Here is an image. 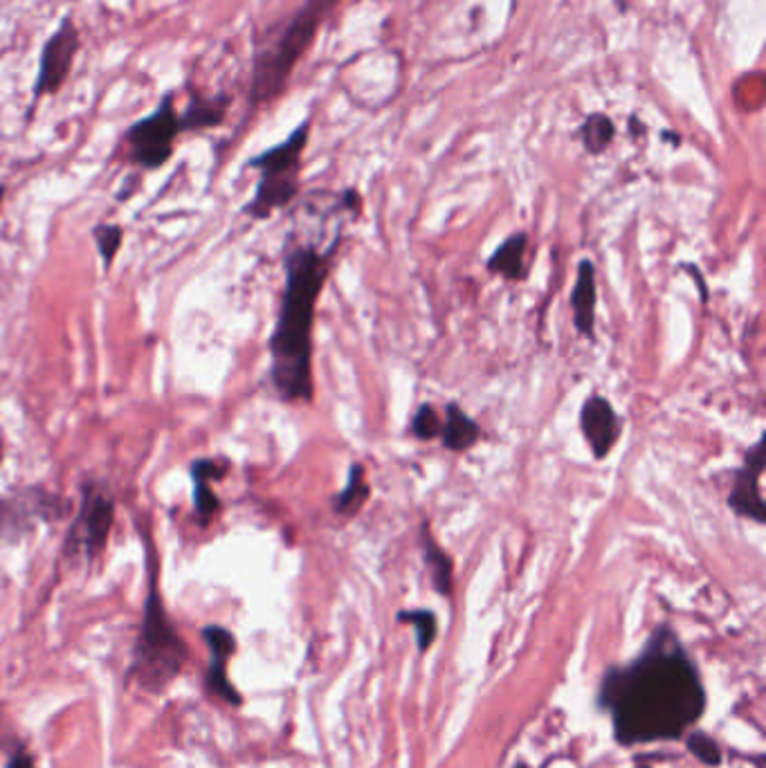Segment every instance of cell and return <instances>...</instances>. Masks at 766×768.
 Returning a JSON list of instances; mask_svg holds the SVG:
<instances>
[{"instance_id": "cell-9", "label": "cell", "mask_w": 766, "mask_h": 768, "mask_svg": "<svg viewBox=\"0 0 766 768\" xmlns=\"http://www.w3.org/2000/svg\"><path fill=\"white\" fill-rule=\"evenodd\" d=\"M82 48V34L72 16H63L50 39L46 41L41 57H39V72L32 86V101L27 120H32L34 111L39 108V101L48 95H57L65 80L70 77V70L75 65V59Z\"/></svg>"}, {"instance_id": "cell-17", "label": "cell", "mask_w": 766, "mask_h": 768, "mask_svg": "<svg viewBox=\"0 0 766 768\" xmlns=\"http://www.w3.org/2000/svg\"><path fill=\"white\" fill-rule=\"evenodd\" d=\"M230 108V97L228 95H216V97H192L185 111L180 113V129L182 133L192 131H205L221 126Z\"/></svg>"}, {"instance_id": "cell-19", "label": "cell", "mask_w": 766, "mask_h": 768, "mask_svg": "<svg viewBox=\"0 0 766 768\" xmlns=\"http://www.w3.org/2000/svg\"><path fill=\"white\" fill-rule=\"evenodd\" d=\"M369 497H372V488L367 484V477H364V467L360 463H353L349 467L346 486L333 499V512L340 517H353L357 515L360 508L369 501Z\"/></svg>"}, {"instance_id": "cell-12", "label": "cell", "mask_w": 766, "mask_h": 768, "mask_svg": "<svg viewBox=\"0 0 766 768\" xmlns=\"http://www.w3.org/2000/svg\"><path fill=\"white\" fill-rule=\"evenodd\" d=\"M762 472H764V441L759 438V441L746 452L742 467L735 470L733 488H731V495H728V505H731L735 515L742 520H751L757 526L764 524V510H766L762 490H759Z\"/></svg>"}, {"instance_id": "cell-14", "label": "cell", "mask_w": 766, "mask_h": 768, "mask_svg": "<svg viewBox=\"0 0 766 768\" xmlns=\"http://www.w3.org/2000/svg\"><path fill=\"white\" fill-rule=\"evenodd\" d=\"M571 315L575 331L594 340L596 338V304H598V290H596V268L589 259H582L577 264L575 283L571 288Z\"/></svg>"}, {"instance_id": "cell-15", "label": "cell", "mask_w": 766, "mask_h": 768, "mask_svg": "<svg viewBox=\"0 0 766 768\" xmlns=\"http://www.w3.org/2000/svg\"><path fill=\"white\" fill-rule=\"evenodd\" d=\"M528 234L526 232H518L510 234L493 254L486 264V268L493 275H499L506 281H524L528 275Z\"/></svg>"}, {"instance_id": "cell-10", "label": "cell", "mask_w": 766, "mask_h": 768, "mask_svg": "<svg viewBox=\"0 0 766 768\" xmlns=\"http://www.w3.org/2000/svg\"><path fill=\"white\" fill-rule=\"evenodd\" d=\"M200 638L207 645L209 663L205 670L203 690L209 699L221 702L232 708L243 706V694L230 681V661L236 654V636L223 625H205Z\"/></svg>"}, {"instance_id": "cell-26", "label": "cell", "mask_w": 766, "mask_h": 768, "mask_svg": "<svg viewBox=\"0 0 766 768\" xmlns=\"http://www.w3.org/2000/svg\"><path fill=\"white\" fill-rule=\"evenodd\" d=\"M5 194H8V187H5V185H0V209H3V203H5Z\"/></svg>"}, {"instance_id": "cell-23", "label": "cell", "mask_w": 766, "mask_h": 768, "mask_svg": "<svg viewBox=\"0 0 766 768\" xmlns=\"http://www.w3.org/2000/svg\"><path fill=\"white\" fill-rule=\"evenodd\" d=\"M685 746L706 766H719L724 759L719 744L713 737H708L706 733H700V730H690L688 737H685Z\"/></svg>"}, {"instance_id": "cell-29", "label": "cell", "mask_w": 766, "mask_h": 768, "mask_svg": "<svg viewBox=\"0 0 766 768\" xmlns=\"http://www.w3.org/2000/svg\"><path fill=\"white\" fill-rule=\"evenodd\" d=\"M636 768H649V766H636Z\"/></svg>"}, {"instance_id": "cell-27", "label": "cell", "mask_w": 766, "mask_h": 768, "mask_svg": "<svg viewBox=\"0 0 766 768\" xmlns=\"http://www.w3.org/2000/svg\"><path fill=\"white\" fill-rule=\"evenodd\" d=\"M3 461H5V443L0 441V465H3Z\"/></svg>"}, {"instance_id": "cell-21", "label": "cell", "mask_w": 766, "mask_h": 768, "mask_svg": "<svg viewBox=\"0 0 766 768\" xmlns=\"http://www.w3.org/2000/svg\"><path fill=\"white\" fill-rule=\"evenodd\" d=\"M398 623H408V625L414 627L416 643H418L421 651L429 649L431 643L436 641V634H439V623H436V615L429 609L400 611L398 613Z\"/></svg>"}, {"instance_id": "cell-7", "label": "cell", "mask_w": 766, "mask_h": 768, "mask_svg": "<svg viewBox=\"0 0 766 768\" xmlns=\"http://www.w3.org/2000/svg\"><path fill=\"white\" fill-rule=\"evenodd\" d=\"M72 512L75 508L68 497L44 486H25L0 495V544H19L39 524L63 522Z\"/></svg>"}, {"instance_id": "cell-22", "label": "cell", "mask_w": 766, "mask_h": 768, "mask_svg": "<svg viewBox=\"0 0 766 768\" xmlns=\"http://www.w3.org/2000/svg\"><path fill=\"white\" fill-rule=\"evenodd\" d=\"M611 137H613V124L603 115L589 118L585 129H582V139H585V146L592 154H603L609 146Z\"/></svg>"}, {"instance_id": "cell-5", "label": "cell", "mask_w": 766, "mask_h": 768, "mask_svg": "<svg viewBox=\"0 0 766 768\" xmlns=\"http://www.w3.org/2000/svg\"><path fill=\"white\" fill-rule=\"evenodd\" d=\"M308 122L297 126L281 144L254 156L247 167L259 171L254 196L245 203L243 214L252 221H268L272 214L288 207L300 194L302 156L308 144Z\"/></svg>"}, {"instance_id": "cell-8", "label": "cell", "mask_w": 766, "mask_h": 768, "mask_svg": "<svg viewBox=\"0 0 766 768\" xmlns=\"http://www.w3.org/2000/svg\"><path fill=\"white\" fill-rule=\"evenodd\" d=\"M182 133L180 113L175 108V93L162 95L156 111L133 122L124 135L126 158L142 171L162 169L175 149V139Z\"/></svg>"}, {"instance_id": "cell-11", "label": "cell", "mask_w": 766, "mask_h": 768, "mask_svg": "<svg viewBox=\"0 0 766 768\" xmlns=\"http://www.w3.org/2000/svg\"><path fill=\"white\" fill-rule=\"evenodd\" d=\"M230 467L232 461L226 456H203L190 465L194 517L200 528H209L223 508V501L214 492V486L228 477Z\"/></svg>"}, {"instance_id": "cell-13", "label": "cell", "mask_w": 766, "mask_h": 768, "mask_svg": "<svg viewBox=\"0 0 766 768\" xmlns=\"http://www.w3.org/2000/svg\"><path fill=\"white\" fill-rule=\"evenodd\" d=\"M580 431L585 436L594 459L603 461L611 454L620 434H623V420L607 398L589 395L580 410Z\"/></svg>"}, {"instance_id": "cell-1", "label": "cell", "mask_w": 766, "mask_h": 768, "mask_svg": "<svg viewBox=\"0 0 766 768\" xmlns=\"http://www.w3.org/2000/svg\"><path fill=\"white\" fill-rule=\"evenodd\" d=\"M706 685L677 632L661 625L625 666L603 674L598 706L620 746L677 742L706 712Z\"/></svg>"}, {"instance_id": "cell-24", "label": "cell", "mask_w": 766, "mask_h": 768, "mask_svg": "<svg viewBox=\"0 0 766 768\" xmlns=\"http://www.w3.org/2000/svg\"><path fill=\"white\" fill-rule=\"evenodd\" d=\"M441 425L443 418L439 416V412L431 405H421L412 418V434L421 438V441H434V438H439L441 434Z\"/></svg>"}, {"instance_id": "cell-28", "label": "cell", "mask_w": 766, "mask_h": 768, "mask_svg": "<svg viewBox=\"0 0 766 768\" xmlns=\"http://www.w3.org/2000/svg\"><path fill=\"white\" fill-rule=\"evenodd\" d=\"M515 768H531V766H528V764H524V761H518V764H515Z\"/></svg>"}, {"instance_id": "cell-4", "label": "cell", "mask_w": 766, "mask_h": 768, "mask_svg": "<svg viewBox=\"0 0 766 768\" xmlns=\"http://www.w3.org/2000/svg\"><path fill=\"white\" fill-rule=\"evenodd\" d=\"M336 3L338 0H304V5L281 27V32L259 48L252 61V103L272 101L283 93L295 65L315 41L319 25Z\"/></svg>"}, {"instance_id": "cell-6", "label": "cell", "mask_w": 766, "mask_h": 768, "mask_svg": "<svg viewBox=\"0 0 766 768\" xmlns=\"http://www.w3.org/2000/svg\"><path fill=\"white\" fill-rule=\"evenodd\" d=\"M115 517L118 503L113 492L97 479H86L82 484V501L63 537L61 556L72 562L84 560L86 564H95L111 541Z\"/></svg>"}, {"instance_id": "cell-16", "label": "cell", "mask_w": 766, "mask_h": 768, "mask_svg": "<svg viewBox=\"0 0 766 768\" xmlns=\"http://www.w3.org/2000/svg\"><path fill=\"white\" fill-rule=\"evenodd\" d=\"M482 427L477 420H472L465 410L457 402H448L443 410V425H441V443L450 452H467L479 443Z\"/></svg>"}, {"instance_id": "cell-20", "label": "cell", "mask_w": 766, "mask_h": 768, "mask_svg": "<svg viewBox=\"0 0 766 768\" xmlns=\"http://www.w3.org/2000/svg\"><path fill=\"white\" fill-rule=\"evenodd\" d=\"M93 241H95L97 254L101 259L104 272H108L113 268L118 254L124 245V228H120L115 223H99L93 228Z\"/></svg>"}, {"instance_id": "cell-2", "label": "cell", "mask_w": 766, "mask_h": 768, "mask_svg": "<svg viewBox=\"0 0 766 768\" xmlns=\"http://www.w3.org/2000/svg\"><path fill=\"white\" fill-rule=\"evenodd\" d=\"M340 249V234L319 247L308 241H288L283 252V290L268 342L270 385L285 405L315 398L313 331L317 304L331 277Z\"/></svg>"}, {"instance_id": "cell-18", "label": "cell", "mask_w": 766, "mask_h": 768, "mask_svg": "<svg viewBox=\"0 0 766 768\" xmlns=\"http://www.w3.org/2000/svg\"><path fill=\"white\" fill-rule=\"evenodd\" d=\"M421 544H423V558H425V564H427L436 594L450 596L452 587H454V566H452L450 556L439 546V541L434 539L427 522H423V526H421Z\"/></svg>"}, {"instance_id": "cell-25", "label": "cell", "mask_w": 766, "mask_h": 768, "mask_svg": "<svg viewBox=\"0 0 766 768\" xmlns=\"http://www.w3.org/2000/svg\"><path fill=\"white\" fill-rule=\"evenodd\" d=\"M5 768H36V757L21 744L8 755Z\"/></svg>"}, {"instance_id": "cell-3", "label": "cell", "mask_w": 766, "mask_h": 768, "mask_svg": "<svg viewBox=\"0 0 766 768\" xmlns=\"http://www.w3.org/2000/svg\"><path fill=\"white\" fill-rule=\"evenodd\" d=\"M139 537L144 562H147V596H144L142 620L131 649L126 683L151 697H160L185 672L192 651L173 623L160 589V558L154 535L147 526H139Z\"/></svg>"}]
</instances>
